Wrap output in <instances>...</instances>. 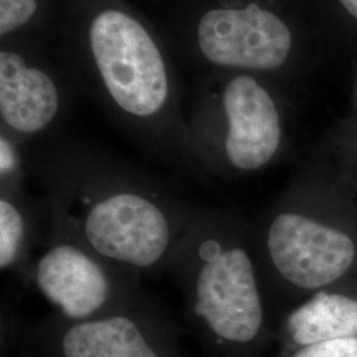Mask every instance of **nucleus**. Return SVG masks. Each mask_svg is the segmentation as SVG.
Wrapping results in <instances>:
<instances>
[{
  "label": "nucleus",
  "instance_id": "1",
  "mask_svg": "<svg viewBox=\"0 0 357 357\" xmlns=\"http://www.w3.org/2000/svg\"><path fill=\"white\" fill-rule=\"evenodd\" d=\"M32 175L94 252L141 278L168 270L196 212L155 178L86 150H57Z\"/></svg>",
  "mask_w": 357,
  "mask_h": 357
},
{
  "label": "nucleus",
  "instance_id": "2",
  "mask_svg": "<svg viewBox=\"0 0 357 357\" xmlns=\"http://www.w3.org/2000/svg\"><path fill=\"white\" fill-rule=\"evenodd\" d=\"M238 234L222 213L196 209L168 268L192 321L218 347L249 344L265 318L255 264Z\"/></svg>",
  "mask_w": 357,
  "mask_h": 357
},
{
  "label": "nucleus",
  "instance_id": "3",
  "mask_svg": "<svg viewBox=\"0 0 357 357\" xmlns=\"http://www.w3.org/2000/svg\"><path fill=\"white\" fill-rule=\"evenodd\" d=\"M89 44L105 96L119 116L187 150L185 130L174 115L166 63L146 26L130 13L109 8L93 17Z\"/></svg>",
  "mask_w": 357,
  "mask_h": 357
},
{
  "label": "nucleus",
  "instance_id": "4",
  "mask_svg": "<svg viewBox=\"0 0 357 357\" xmlns=\"http://www.w3.org/2000/svg\"><path fill=\"white\" fill-rule=\"evenodd\" d=\"M38 250L19 281L33 287L61 319L85 321L151 306L141 277L94 252L51 204L48 230Z\"/></svg>",
  "mask_w": 357,
  "mask_h": 357
},
{
  "label": "nucleus",
  "instance_id": "5",
  "mask_svg": "<svg viewBox=\"0 0 357 357\" xmlns=\"http://www.w3.org/2000/svg\"><path fill=\"white\" fill-rule=\"evenodd\" d=\"M281 142L280 110L268 90L249 76L227 82L218 106L203 103L187 132V150L217 172L261 169Z\"/></svg>",
  "mask_w": 357,
  "mask_h": 357
},
{
  "label": "nucleus",
  "instance_id": "6",
  "mask_svg": "<svg viewBox=\"0 0 357 357\" xmlns=\"http://www.w3.org/2000/svg\"><path fill=\"white\" fill-rule=\"evenodd\" d=\"M264 252L280 281L315 290L344 275L355 261L356 248L344 231L298 211L282 209L268 221Z\"/></svg>",
  "mask_w": 357,
  "mask_h": 357
},
{
  "label": "nucleus",
  "instance_id": "7",
  "mask_svg": "<svg viewBox=\"0 0 357 357\" xmlns=\"http://www.w3.org/2000/svg\"><path fill=\"white\" fill-rule=\"evenodd\" d=\"M196 36L199 50L209 63L257 70L280 68L293 44L291 32L281 17L255 3L243 8L206 11Z\"/></svg>",
  "mask_w": 357,
  "mask_h": 357
},
{
  "label": "nucleus",
  "instance_id": "8",
  "mask_svg": "<svg viewBox=\"0 0 357 357\" xmlns=\"http://www.w3.org/2000/svg\"><path fill=\"white\" fill-rule=\"evenodd\" d=\"M153 306L132 308L85 321L56 320L61 357H167L158 345Z\"/></svg>",
  "mask_w": 357,
  "mask_h": 357
},
{
  "label": "nucleus",
  "instance_id": "9",
  "mask_svg": "<svg viewBox=\"0 0 357 357\" xmlns=\"http://www.w3.org/2000/svg\"><path fill=\"white\" fill-rule=\"evenodd\" d=\"M63 98L44 70L16 52L0 53V115L6 132L26 141L48 132L59 122Z\"/></svg>",
  "mask_w": 357,
  "mask_h": 357
},
{
  "label": "nucleus",
  "instance_id": "10",
  "mask_svg": "<svg viewBox=\"0 0 357 357\" xmlns=\"http://www.w3.org/2000/svg\"><path fill=\"white\" fill-rule=\"evenodd\" d=\"M50 204L26 190H0V268L19 280L43 243Z\"/></svg>",
  "mask_w": 357,
  "mask_h": 357
},
{
  "label": "nucleus",
  "instance_id": "11",
  "mask_svg": "<svg viewBox=\"0 0 357 357\" xmlns=\"http://www.w3.org/2000/svg\"><path fill=\"white\" fill-rule=\"evenodd\" d=\"M286 326L294 343L302 347L357 337V299L320 291L294 310Z\"/></svg>",
  "mask_w": 357,
  "mask_h": 357
},
{
  "label": "nucleus",
  "instance_id": "12",
  "mask_svg": "<svg viewBox=\"0 0 357 357\" xmlns=\"http://www.w3.org/2000/svg\"><path fill=\"white\" fill-rule=\"evenodd\" d=\"M17 139L11 134L1 135L0 190H26V168L17 149Z\"/></svg>",
  "mask_w": 357,
  "mask_h": 357
},
{
  "label": "nucleus",
  "instance_id": "13",
  "mask_svg": "<svg viewBox=\"0 0 357 357\" xmlns=\"http://www.w3.org/2000/svg\"><path fill=\"white\" fill-rule=\"evenodd\" d=\"M38 13V0H0V33L4 38L26 26Z\"/></svg>",
  "mask_w": 357,
  "mask_h": 357
},
{
  "label": "nucleus",
  "instance_id": "14",
  "mask_svg": "<svg viewBox=\"0 0 357 357\" xmlns=\"http://www.w3.org/2000/svg\"><path fill=\"white\" fill-rule=\"evenodd\" d=\"M293 357H357V337L335 339L306 345Z\"/></svg>",
  "mask_w": 357,
  "mask_h": 357
},
{
  "label": "nucleus",
  "instance_id": "15",
  "mask_svg": "<svg viewBox=\"0 0 357 357\" xmlns=\"http://www.w3.org/2000/svg\"><path fill=\"white\" fill-rule=\"evenodd\" d=\"M345 10L357 19V0H340Z\"/></svg>",
  "mask_w": 357,
  "mask_h": 357
}]
</instances>
